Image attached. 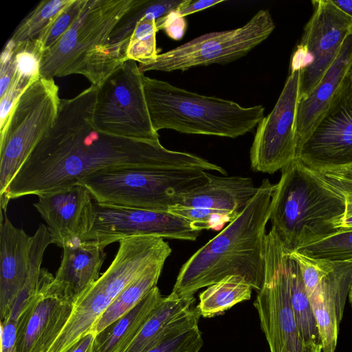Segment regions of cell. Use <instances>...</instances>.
Wrapping results in <instances>:
<instances>
[{
  "label": "cell",
  "mask_w": 352,
  "mask_h": 352,
  "mask_svg": "<svg viewBox=\"0 0 352 352\" xmlns=\"http://www.w3.org/2000/svg\"><path fill=\"white\" fill-rule=\"evenodd\" d=\"M98 87L60 99L52 128L34 147L0 197L41 195L79 184L89 175L115 167L217 171L218 166L195 155L170 151L159 140L129 138L100 130L94 122Z\"/></svg>",
  "instance_id": "obj_1"
},
{
  "label": "cell",
  "mask_w": 352,
  "mask_h": 352,
  "mask_svg": "<svg viewBox=\"0 0 352 352\" xmlns=\"http://www.w3.org/2000/svg\"><path fill=\"white\" fill-rule=\"evenodd\" d=\"M276 184L264 179L244 210L182 265L170 298L194 296L226 276L243 277L258 292L265 279V228Z\"/></svg>",
  "instance_id": "obj_2"
},
{
  "label": "cell",
  "mask_w": 352,
  "mask_h": 352,
  "mask_svg": "<svg viewBox=\"0 0 352 352\" xmlns=\"http://www.w3.org/2000/svg\"><path fill=\"white\" fill-rule=\"evenodd\" d=\"M344 194L297 159L281 169L270 209V221L289 252L340 231Z\"/></svg>",
  "instance_id": "obj_3"
},
{
  "label": "cell",
  "mask_w": 352,
  "mask_h": 352,
  "mask_svg": "<svg viewBox=\"0 0 352 352\" xmlns=\"http://www.w3.org/2000/svg\"><path fill=\"white\" fill-rule=\"evenodd\" d=\"M133 0H86L78 19L63 36L45 51L40 76L51 79L71 74L84 76L99 87L127 60L129 39L111 45L116 25Z\"/></svg>",
  "instance_id": "obj_4"
},
{
  "label": "cell",
  "mask_w": 352,
  "mask_h": 352,
  "mask_svg": "<svg viewBox=\"0 0 352 352\" xmlns=\"http://www.w3.org/2000/svg\"><path fill=\"white\" fill-rule=\"evenodd\" d=\"M143 85L154 129L235 138L252 130L264 117V107H243L200 95L143 75Z\"/></svg>",
  "instance_id": "obj_5"
},
{
  "label": "cell",
  "mask_w": 352,
  "mask_h": 352,
  "mask_svg": "<svg viewBox=\"0 0 352 352\" xmlns=\"http://www.w3.org/2000/svg\"><path fill=\"white\" fill-rule=\"evenodd\" d=\"M119 243L111 264L74 302L67 322L47 352H66L91 332L94 324L126 287L150 266L165 262L168 256L164 244L155 236H133Z\"/></svg>",
  "instance_id": "obj_6"
},
{
  "label": "cell",
  "mask_w": 352,
  "mask_h": 352,
  "mask_svg": "<svg viewBox=\"0 0 352 352\" xmlns=\"http://www.w3.org/2000/svg\"><path fill=\"white\" fill-rule=\"evenodd\" d=\"M208 173L201 170L115 167L94 172L79 184L100 204L168 212L186 193L206 183Z\"/></svg>",
  "instance_id": "obj_7"
},
{
  "label": "cell",
  "mask_w": 352,
  "mask_h": 352,
  "mask_svg": "<svg viewBox=\"0 0 352 352\" xmlns=\"http://www.w3.org/2000/svg\"><path fill=\"white\" fill-rule=\"evenodd\" d=\"M60 99L54 78L32 82L0 132V197L38 142L52 128Z\"/></svg>",
  "instance_id": "obj_8"
},
{
  "label": "cell",
  "mask_w": 352,
  "mask_h": 352,
  "mask_svg": "<svg viewBox=\"0 0 352 352\" xmlns=\"http://www.w3.org/2000/svg\"><path fill=\"white\" fill-rule=\"evenodd\" d=\"M290 253L271 228L265 238V279L254 302L270 352H322L302 337L289 295Z\"/></svg>",
  "instance_id": "obj_9"
},
{
  "label": "cell",
  "mask_w": 352,
  "mask_h": 352,
  "mask_svg": "<svg viewBox=\"0 0 352 352\" xmlns=\"http://www.w3.org/2000/svg\"><path fill=\"white\" fill-rule=\"evenodd\" d=\"M192 222L167 211L90 202L85 208L77 239L102 248L124 239L153 236L195 241L201 234Z\"/></svg>",
  "instance_id": "obj_10"
},
{
  "label": "cell",
  "mask_w": 352,
  "mask_h": 352,
  "mask_svg": "<svg viewBox=\"0 0 352 352\" xmlns=\"http://www.w3.org/2000/svg\"><path fill=\"white\" fill-rule=\"evenodd\" d=\"M275 25L268 10H259L248 23L236 29L203 34L164 53L139 63L148 71H186L197 66L225 64L246 55L272 33Z\"/></svg>",
  "instance_id": "obj_11"
},
{
  "label": "cell",
  "mask_w": 352,
  "mask_h": 352,
  "mask_svg": "<svg viewBox=\"0 0 352 352\" xmlns=\"http://www.w3.org/2000/svg\"><path fill=\"white\" fill-rule=\"evenodd\" d=\"M143 75L136 61L127 59L98 87L94 112L98 129L129 138L159 140L148 112Z\"/></svg>",
  "instance_id": "obj_12"
},
{
  "label": "cell",
  "mask_w": 352,
  "mask_h": 352,
  "mask_svg": "<svg viewBox=\"0 0 352 352\" xmlns=\"http://www.w3.org/2000/svg\"><path fill=\"white\" fill-rule=\"evenodd\" d=\"M311 3L313 13L290 62V67L300 69L298 100L317 86L352 32V19L331 0H315Z\"/></svg>",
  "instance_id": "obj_13"
},
{
  "label": "cell",
  "mask_w": 352,
  "mask_h": 352,
  "mask_svg": "<svg viewBox=\"0 0 352 352\" xmlns=\"http://www.w3.org/2000/svg\"><path fill=\"white\" fill-rule=\"evenodd\" d=\"M298 263L315 316L322 352H335L339 327L352 283V262L291 253Z\"/></svg>",
  "instance_id": "obj_14"
},
{
  "label": "cell",
  "mask_w": 352,
  "mask_h": 352,
  "mask_svg": "<svg viewBox=\"0 0 352 352\" xmlns=\"http://www.w3.org/2000/svg\"><path fill=\"white\" fill-rule=\"evenodd\" d=\"M299 84L300 69L290 67L274 109L258 124L250 148L254 171L273 174L296 159L294 126Z\"/></svg>",
  "instance_id": "obj_15"
},
{
  "label": "cell",
  "mask_w": 352,
  "mask_h": 352,
  "mask_svg": "<svg viewBox=\"0 0 352 352\" xmlns=\"http://www.w3.org/2000/svg\"><path fill=\"white\" fill-rule=\"evenodd\" d=\"M296 159L317 170L352 165V79L350 76L330 108L297 150Z\"/></svg>",
  "instance_id": "obj_16"
},
{
  "label": "cell",
  "mask_w": 352,
  "mask_h": 352,
  "mask_svg": "<svg viewBox=\"0 0 352 352\" xmlns=\"http://www.w3.org/2000/svg\"><path fill=\"white\" fill-rule=\"evenodd\" d=\"M53 278L47 272L36 297L17 320V352H47L71 316L74 302L50 288Z\"/></svg>",
  "instance_id": "obj_17"
},
{
  "label": "cell",
  "mask_w": 352,
  "mask_h": 352,
  "mask_svg": "<svg viewBox=\"0 0 352 352\" xmlns=\"http://www.w3.org/2000/svg\"><path fill=\"white\" fill-rule=\"evenodd\" d=\"M352 63V32L317 86L298 100L294 126L296 151L331 106L349 76Z\"/></svg>",
  "instance_id": "obj_18"
},
{
  "label": "cell",
  "mask_w": 352,
  "mask_h": 352,
  "mask_svg": "<svg viewBox=\"0 0 352 352\" xmlns=\"http://www.w3.org/2000/svg\"><path fill=\"white\" fill-rule=\"evenodd\" d=\"M0 318H6L29 272L32 236L16 228L1 210Z\"/></svg>",
  "instance_id": "obj_19"
},
{
  "label": "cell",
  "mask_w": 352,
  "mask_h": 352,
  "mask_svg": "<svg viewBox=\"0 0 352 352\" xmlns=\"http://www.w3.org/2000/svg\"><path fill=\"white\" fill-rule=\"evenodd\" d=\"M63 248L60 265L50 286L60 296L75 302L99 278L106 254L104 248L77 238Z\"/></svg>",
  "instance_id": "obj_20"
},
{
  "label": "cell",
  "mask_w": 352,
  "mask_h": 352,
  "mask_svg": "<svg viewBox=\"0 0 352 352\" xmlns=\"http://www.w3.org/2000/svg\"><path fill=\"white\" fill-rule=\"evenodd\" d=\"M258 188L250 177L208 173L207 182L186 193L179 204L208 210L230 223L241 214Z\"/></svg>",
  "instance_id": "obj_21"
},
{
  "label": "cell",
  "mask_w": 352,
  "mask_h": 352,
  "mask_svg": "<svg viewBox=\"0 0 352 352\" xmlns=\"http://www.w3.org/2000/svg\"><path fill=\"white\" fill-rule=\"evenodd\" d=\"M38 197L34 206L47 223L52 243L63 248L77 237L84 210L93 198L80 184Z\"/></svg>",
  "instance_id": "obj_22"
},
{
  "label": "cell",
  "mask_w": 352,
  "mask_h": 352,
  "mask_svg": "<svg viewBox=\"0 0 352 352\" xmlns=\"http://www.w3.org/2000/svg\"><path fill=\"white\" fill-rule=\"evenodd\" d=\"M194 296L175 299L162 297L133 339L120 352H144L169 332L201 315Z\"/></svg>",
  "instance_id": "obj_23"
},
{
  "label": "cell",
  "mask_w": 352,
  "mask_h": 352,
  "mask_svg": "<svg viewBox=\"0 0 352 352\" xmlns=\"http://www.w3.org/2000/svg\"><path fill=\"white\" fill-rule=\"evenodd\" d=\"M162 295L154 287L132 309L96 335L93 352H120L135 337Z\"/></svg>",
  "instance_id": "obj_24"
},
{
  "label": "cell",
  "mask_w": 352,
  "mask_h": 352,
  "mask_svg": "<svg viewBox=\"0 0 352 352\" xmlns=\"http://www.w3.org/2000/svg\"><path fill=\"white\" fill-rule=\"evenodd\" d=\"M252 289L243 277L228 276L202 292L196 307L204 318L222 315L234 305L250 300Z\"/></svg>",
  "instance_id": "obj_25"
},
{
  "label": "cell",
  "mask_w": 352,
  "mask_h": 352,
  "mask_svg": "<svg viewBox=\"0 0 352 352\" xmlns=\"http://www.w3.org/2000/svg\"><path fill=\"white\" fill-rule=\"evenodd\" d=\"M165 262L150 266L140 277L126 287L99 318L91 332L98 334L136 306L155 286Z\"/></svg>",
  "instance_id": "obj_26"
},
{
  "label": "cell",
  "mask_w": 352,
  "mask_h": 352,
  "mask_svg": "<svg viewBox=\"0 0 352 352\" xmlns=\"http://www.w3.org/2000/svg\"><path fill=\"white\" fill-rule=\"evenodd\" d=\"M288 281L292 308L302 337L310 344L322 348L317 322L306 293L301 272L291 253L288 261Z\"/></svg>",
  "instance_id": "obj_27"
},
{
  "label": "cell",
  "mask_w": 352,
  "mask_h": 352,
  "mask_svg": "<svg viewBox=\"0 0 352 352\" xmlns=\"http://www.w3.org/2000/svg\"><path fill=\"white\" fill-rule=\"evenodd\" d=\"M186 0H133L109 37L111 45L129 39L137 23L144 18L157 21L180 7Z\"/></svg>",
  "instance_id": "obj_28"
},
{
  "label": "cell",
  "mask_w": 352,
  "mask_h": 352,
  "mask_svg": "<svg viewBox=\"0 0 352 352\" xmlns=\"http://www.w3.org/2000/svg\"><path fill=\"white\" fill-rule=\"evenodd\" d=\"M73 0H43L16 26L9 41L14 44L37 40Z\"/></svg>",
  "instance_id": "obj_29"
},
{
  "label": "cell",
  "mask_w": 352,
  "mask_h": 352,
  "mask_svg": "<svg viewBox=\"0 0 352 352\" xmlns=\"http://www.w3.org/2000/svg\"><path fill=\"white\" fill-rule=\"evenodd\" d=\"M197 317L175 328L144 352H199L203 346Z\"/></svg>",
  "instance_id": "obj_30"
},
{
  "label": "cell",
  "mask_w": 352,
  "mask_h": 352,
  "mask_svg": "<svg viewBox=\"0 0 352 352\" xmlns=\"http://www.w3.org/2000/svg\"><path fill=\"white\" fill-rule=\"evenodd\" d=\"M157 31L155 19H141L129 37L126 52L127 59L145 63L156 58L158 55L156 47Z\"/></svg>",
  "instance_id": "obj_31"
},
{
  "label": "cell",
  "mask_w": 352,
  "mask_h": 352,
  "mask_svg": "<svg viewBox=\"0 0 352 352\" xmlns=\"http://www.w3.org/2000/svg\"><path fill=\"white\" fill-rule=\"evenodd\" d=\"M298 252L313 258L352 262V230L339 232Z\"/></svg>",
  "instance_id": "obj_32"
},
{
  "label": "cell",
  "mask_w": 352,
  "mask_h": 352,
  "mask_svg": "<svg viewBox=\"0 0 352 352\" xmlns=\"http://www.w3.org/2000/svg\"><path fill=\"white\" fill-rule=\"evenodd\" d=\"M85 3L86 0H73L43 32L37 40L45 51L51 48L70 28L81 13Z\"/></svg>",
  "instance_id": "obj_33"
},
{
  "label": "cell",
  "mask_w": 352,
  "mask_h": 352,
  "mask_svg": "<svg viewBox=\"0 0 352 352\" xmlns=\"http://www.w3.org/2000/svg\"><path fill=\"white\" fill-rule=\"evenodd\" d=\"M315 170L344 194L346 202L345 214L339 232L352 230V165Z\"/></svg>",
  "instance_id": "obj_34"
},
{
  "label": "cell",
  "mask_w": 352,
  "mask_h": 352,
  "mask_svg": "<svg viewBox=\"0 0 352 352\" xmlns=\"http://www.w3.org/2000/svg\"><path fill=\"white\" fill-rule=\"evenodd\" d=\"M37 79H30L14 72L8 88L0 96V132L6 128L11 112L23 91Z\"/></svg>",
  "instance_id": "obj_35"
},
{
  "label": "cell",
  "mask_w": 352,
  "mask_h": 352,
  "mask_svg": "<svg viewBox=\"0 0 352 352\" xmlns=\"http://www.w3.org/2000/svg\"><path fill=\"white\" fill-rule=\"evenodd\" d=\"M14 44L8 40L1 52L0 58V96L6 92L14 75Z\"/></svg>",
  "instance_id": "obj_36"
},
{
  "label": "cell",
  "mask_w": 352,
  "mask_h": 352,
  "mask_svg": "<svg viewBox=\"0 0 352 352\" xmlns=\"http://www.w3.org/2000/svg\"><path fill=\"white\" fill-rule=\"evenodd\" d=\"M156 25L158 30H164L174 40H180L186 29L185 18L177 15L175 10L163 19L156 21Z\"/></svg>",
  "instance_id": "obj_37"
},
{
  "label": "cell",
  "mask_w": 352,
  "mask_h": 352,
  "mask_svg": "<svg viewBox=\"0 0 352 352\" xmlns=\"http://www.w3.org/2000/svg\"><path fill=\"white\" fill-rule=\"evenodd\" d=\"M16 322L10 319L1 321V352H17Z\"/></svg>",
  "instance_id": "obj_38"
},
{
  "label": "cell",
  "mask_w": 352,
  "mask_h": 352,
  "mask_svg": "<svg viewBox=\"0 0 352 352\" xmlns=\"http://www.w3.org/2000/svg\"><path fill=\"white\" fill-rule=\"evenodd\" d=\"M223 1H224L222 0H186V1L175 10V12L179 16L185 17L189 14L205 10Z\"/></svg>",
  "instance_id": "obj_39"
},
{
  "label": "cell",
  "mask_w": 352,
  "mask_h": 352,
  "mask_svg": "<svg viewBox=\"0 0 352 352\" xmlns=\"http://www.w3.org/2000/svg\"><path fill=\"white\" fill-rule=\"evenodd\" d=\"M96 335L89 332L82 337L66 352H93V345Z\"/></svg>",
  "instance_id": "obj_40"
},
{
  "label": "cell",
  "mask_w": 352,
  "mask_h": 352,
  "mask_svg": "<svg viewBox=\"0 0 352 352\" xmlns=\"http://www.w3.org/2000/svg\"><path fill=\"white\" fill-rule=\"evenodd\" d=\"M333 3L352 19V0H331Z\"/></svg>",
  "instance_id": "obj_41"
},
{
  "label": "cell",
  "mask_w": 352,
  "mask_h": 352,
  "mask_svg": "<svg viewBox=\"0 0 352 352\" xmlns=\"http://www.w3.org/2000/svg\"><path fill=\"white\" fill-rule=\"evenodd\" d=\"M348 298H349V302L350 306L352 309V283H351V288L349 290Z\"/></svg>",
  "instance_id": "obj_42"
},
{
  "label": "cell",
  "mask_w": 352,
  "mask_h": 352,
  "mask_svg": "<svg viewBox=\"0 0 352 352\" xmlns=\"http://www.w3.org/2000/svg\"><path fill=\"white\" fill-rule=\"evenodd\" d=\"M349 76L352 78V63H351V67H350V69H349Z\"/></svg>",
  "instance_id": "obj_43"
},
{
  "label": "cell",
  "mask_w": 352,
  "mask_h": 352,
  "mask_svg": "<svg viewBox=\"0 0 352 352\" xmlns=\"http://www.w3.org/2000/svg\"><path fill=\"white\" fill-rule=\"evenodd\" d=\"M352 79V78H351Z\"/></svg>",
  "instance_id": "obj_44"
}]
</instances>
